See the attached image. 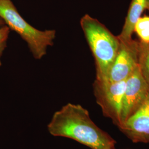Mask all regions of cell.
Segmentation results:
<instances>
[{"label": "cell", "instance_id": "cell-9", "mask_svg": "<svg viewBox=\"0 0 149 149\" xmlns=\"http://www.w3.org/2000/svg\"><path fill=\"white\" fill-rule=\"evenodd\" d=\"M138 66L149 88V43L139 42Z\"/></svg>", "mask_w": 149, "mask_h": 149}, {"label": "cell", "instance_id": "cell-7", "mask_svg": "<svg viewBox=\"0 0 149 149\" xmlns=\"http://www.w3.org/2000/svg\"><path fill=\"white\" fill-rule=\"evenodd\" d=\"M119 129L134 143H149V97Z\"/></svg>", "mask_w": 149, "mask_h": 149}, {"label": "cell", "instance_id": "cell-4", "mask_svg": "<svg viewBox=\"0 0 149 149\" xmlns=\"http://www.w3.org/2000/svg\"><path fill=\"white\" fill-rule=\"evenodd\" d=\"M125 81L109 82L95 79L93 84L96 102L103 116L110 119L119 128L122 124L123 101Z\"/></svg>", "mask_w": 149, "mask_h": 149}, {"label": "cell", "instance_id": "cell-1", "mask_svg": "<svg viewBox=\"0 0 149 149\" xmlns=\"http://www.w3.org/2000/svg\"><path fill=\"white\" fill-rule=\"evenodd\" d=\"M47 129L52 136L71 139L91 149H115L116 140L98 127L80 104L69 103L55 112Z\"/></svg>", "mask_w": 149, "mask_h": 149}, {"label": "cell", "instance_id": "cell-15", "mask_svg": "<svg viewBox=\"0 0 149 149\" xmlns=\"http://www.w3.org/2000/svg\"><path fill=\"white\" fill-rule=\"evenodd\" d=\"M116 149V148H115V149Z\"/></svg>", "mask_w": 149, "mask_h": 149}, {"label": "cell", "instance_id": "cell-10", "mask_svg": "<svg viewBox=\"0 0 149 149\" xmlns=\"http://www.w3.org/2000/svg\"><path fill=\"white\" fill-rule=\"evenodd\" d=\"M136 32L141 39V42L149 43V17H140L134 27Z\"/></svg>", "mask_w": 149, "mask_h": 149}, {"label": "cell", "instance_id": "cell-13", "mask_svg": "<svg viewBox=\"0 0 149 149\" xmlns=\"http://www.w3.org/2000/svg\"><path fill=\"white\" fill-rule=\"evenodd\" d=\"M149 7V0H146V8Z\"/></svg>", "mask_w": 149, "mask_h": 149}, {"label": "cell", "instance_id": "cell-14", "mask_svg": "<svg viewBox=\"0 0 149 149\" xmlns=\"http://www.w3.org/2000/svg\"><path fill=\"white\" fill-rule=\"evenodd\" d=\"M147 8V9H148V10L149 11V7H148V8Z\"/></svg>", "mask_w": 149, "mask_h": 149}, {"label": "cell", "instance_id": "cell-2", "mask_svg": "<svg viewBox=\"0 0 149 149\" xmlns=\"http://www.w3.org/2000/svg\"><path fill=\"white\" fill-rule=\"evenodd\" d=\"M80 26L95 60L96 80L106 78L117 54L120 41L101 22L86 14Z\"/></svg>", "mask_w": 149, "mask_h": 149}, {"label": "cell", "instance_id": "cell-5", "mask_svg": "<svg viewBox=\"0 0 149 149\" xmlns=\"http://www.w3.org/2000/svg\"><path fill=\"white\" fill-rule=\"evenodd\" d=\"M119 41L116 58L106 78L102 81L116 82L126 80L138 66V42L133 39Z\"/></svg>", "mask_w": 149, "mask_h": 149}, {"label": "cell", "instance_id": "cell-3", "mask_svg": "<svg viewBox=\"0 0 149 149\" xmlns=\"http://www.w3.org/2000/svg\"><path fill=\"white\" fill-rule=\"evenodd\" d=\"M0 18L6 26L27 43L36 60L42 59L47 53L48 48L53 45L56 31H41L32 26L22 17L11 0H0Z\"/></svg>", "mask_w": 149, "mask_h": 149}, {"label": "cell", "instance_id": "cell-6", "mask_svg": "<svg viewBox=\"0 0 149 149\" xmlns=\"http://www.w3.org/2000/svg\"><path fill=\"white\" fill-rule=\"evenodd\" d=\"M149 97V86L138 66L125 81L123 101L122 124L138 110Z\"/></svg>", "mask_w": 149, "mask_h": 149}, {"label": "cell", "instance_id": "cell-12", "mask_svg": "<svg viewBox=\"0 0 149 149\" xmlns=\"http://www.w3.org/2000/svg\"><path fill=\"white\" fill-rule=\"evenodd\" d=\"M5 25V24L4 22L2 20V19L0 18V28L4 26Z\"/></svg>", "mask_w": 149, "mask_h": 149}, {"label": "cell", "instance_id": "cell-8", "mask_svg": "<svg viewBox=\"0 0 149 149\" xmlns=\"http://www.w3.org/2000/svg\"><path fill=\"white\" fill-rule=\"evenodd\" d=\"M146 8V0H132L122 31L118 38L122 40L132 39L134 27L144 10Z\"/></svg>", "mask_w": 149, "mask_h": 149}, {"label": "cell", "instance_id": "cell-11", "mask_svg": "<svg viewBox=\"0 0 149 149\" xmlns=\"http://www.w3.org/2000/svg\"><path fill=\"white\" fill-rule=\"evenodd\" d=\"M10 31L6 25L0 28V66L2 65V57L7 48Z\"/></svg>", "mask_w": 149, "mask_h": 149}]
</instances>
